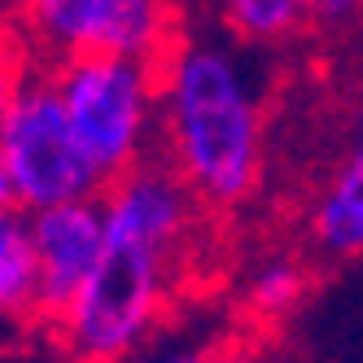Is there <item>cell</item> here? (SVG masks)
I'll use <instances>...</instances> for the list:
<instances>
[{
    "mask_svg": "<svg viewBox=\"0 0 363 363\" xmlns=\"http://www.w3.org/2000/svg\"><path fill=\"white\" fill-rule=\"evenodd\" d=\"M13 206H22L18 201V179H13V171L5 162V153H0V211H13Z\"/></svg>",
    "mask_w": 363,
    "mask_h": 363,
    "instance_id": "13",
    "label": "cell"
},
{
    "mask_svg": "<svg viewBox=\"0 0 363 363\" xmlns=\"http://www.w3.org/2000/svg\"><path fill=\"white\" fill-rule=\"evenodd\" d=\"M40 263L31 237V211H0V324H40Z\"/></svg>",
    "mask_w": 363,
    "mask_h": 363,
    "instance_id": "8",
    "label": "cell"
},
{
    "mask_svg": "<svg viewBox=\"0 0 363 363\" xmlns=\"http://www.w3.org/2000/svg\"><path fill=\"white\" fill-rule=\"evenodd\" d=\"M311 9V22H320V27H354V22H363V0H306Z\"/></svg>",
    "mask_w": 363,
    "mask_h": 363,
    "instance_id": "12",
    "label": "cell"
},
{
    "mask_svg": "<svg viewBox=\"0 0 363 363\" xmlns=\"http://www.w3.org/2000/svg\"><path fill=\"white\" fill-rule=\"evenodd\" d=\"M219 27L250 53L294 44L311 27L306 0H215Z\"/></svg>",
    "mask_w": 363,
    "mask_h": 363,
    "instance_id": "9",
    "label": "cell"
},
{
    "mask_svg": "<svg viewBox=\"0 0 363 363\" xmlns=\"http://www.w3.org/2000/svg\"><path fill=\"white\" fill-rule=\"evenodd\" d=\"M158 363H219V359L206 354V350H175V354H167V359H158Z\"/></svg>",
    "mask_w": 363,
    "mask_h": 363,
    "instance_id": "15",
    "label": "cell"
},
{
    "mask_svg": "<svg viewBox=\"0 0 363 363\" xmlns=\"http://www.w3.org/2000/svg\"><path fill=\"white\" fill-rule=\"evenodd\" d=\"M162 162L206 211H241L267 179V96L250 48L179 31L158 57Z\"/></svg>",
    "mask_w": 363,
    "mask_h": 363,
    "instance_id": "2",
    "label": "cell"
},
{
    "mask_svg": "<svg viewBox=\"0 0 363 363\" xmlns=\"http://www.w3.org/2000/svg\"><path fill=\"white\" fill-rule=\"evenodd\" d=\"M0 153H5V162L18 179L22 211L101 197V189H106V175L88 158V149L79 132H74V123L44 66L22 88L5 132H0Z\"/></svg>",
    "mask_w": 363,
    "mask_h": 363,
    "instance_id": "4",
    "label": "cell"
},
{
    "mask_svg": "<svg viewBox=\"0 0 363 363\" xmlns=\"http://www.w3.org/2000/svg\"><path fill=\"white\" fill-rule=\"evenodd\" d=\"M302 228L320 258H333V263L363 258V140H350V149L315 184Z\"/></svg>",
    "mask_w": 363,
    "mask_h": 363,
    "instance_id": "7",
    "label": "cell"
},
{
    "mask_svg": "<svg viewBox=\"0 0 363 363\" xmlns=\"http://www.w3.org/2000/svg\"><path fill=\"white\" fill-rule=\"evenodd\" d=\"M31 237H35V263H40V306H44V320H53L101 263V250H106L101 197L57 201V206H44V211H31Z\"/></svg>",
    "mask_w": 363,
    "mask_h": 363,
    "instance_id": "6",
    "label": "cell"
},
{
    "mask_svg": "<svg viewBox=\"0 0 363 363\" xmlns=\"http://www.w3.org/2000/svg\"><path fill=\"white\" fill-rule=\"evenodd\" d=\"M106 250L48 324V342L66 363L132 359L175 298L197 232L201 201L162 158H149L101 189Z\"/></svg>",
    "mask_w": 363,
    "mask_h": 363,
    "instance_id": "1",
    "label": "cell"
},
{
    "mask_svg": "<svg viewBox=\"0 0 363 363\" xmlns=\"http://www.w3.org/2000/svg\"><path fill=\"white\" fill-rule=\"evenodd\" d=\"M350 140H363V74H359V84H354V96H350Z\"/></svg>",
    "mask_w": 363,
    "mask_h": 363,
    "instance_id": "14",
    "label": "cell"
},
{
    "mask_svg": "<svg viewBox=\"0 0 363 363\" xmlns=\"http://www.w3.org/2000/svg\"><path fill=\"white\" fill-rule=\"evenodd\" d=\"M18 27L35 57H145L158 62L179 35L175 0H18Z\"/></svg>",
    "mask_w": 363,
    "mask_h": 363,
    "instance_id": "5",
    "label": "cell"
},
{
    "mask_svg": "<svg viewBox=\"0 0 363 363\" xmlns=\"http://www.w3.org/2000/svg\"><path fill=\"white\" fill-rule=\"evenodd\" d=\"M245 306L250 315H258L263 324H280L306 302L311 294V272L298 254H263L245 276Z\"/></svg>",
    "mask_w": 363,
    "mask_h": 363,
    "instance_id": "10",
    "label": "cell"
},
{
    "mask_svg": "<svg viewBox=\"0 0 363 363\" xmlns=\"http://www.w3.org/2000/svg\"><path fill=\"white\" fill-rule=\"evenodd\" d=\"M44 70L106 184L153 158L149 145L158 140V62L92 53L48 62Z\"/></svg>",
    "mask_w": 363,
    "mask_h": 363,
    "instance_id": "3",
    "label": "cell"
},
{
    "mask_svg": "<svg viewBox=\"0 0 363 363\" xmlns=\"http://www.w3.org/2000/svg\"><path fill=\"white\" fill-rule=\"evenodd\" d=\"M35 74V48L31 40L22 35V27H5L0 22V132H5V123L18 106L22 88L27 79Z\"/></svg>",
    "mask_w": 363,
    "mask_h": 363,
    "instance_id": "11",
    "label": "cell"
}]
</instances>
